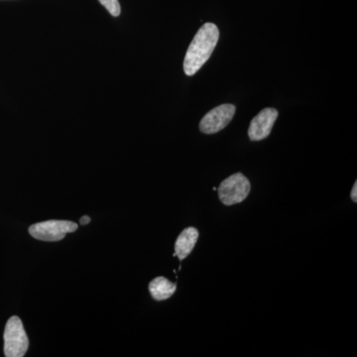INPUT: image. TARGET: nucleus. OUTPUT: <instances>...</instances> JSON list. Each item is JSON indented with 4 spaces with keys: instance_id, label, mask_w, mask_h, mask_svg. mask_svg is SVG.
<instances>
[{
    "instance_id": "nucleus-1",
    "label": "nucleus",
    "mask_w": 357,
    "mask_h": 357,
    "mask_svg": "<svg viewBox=\"0 0 357 357\" xmlns=\"http://www.w3.org/2000/svg\"><path fill=\"white\" fill-rule=\"evenodd\" d=\"M218 39L220 30L213 23H206L199 28L185 53L184 70L187 76H194L208 62L217 47Z\"/></svg>"
},
{
    "instance_id": "nucleus-8",
    "label": "nucleus",
    "mask_w": 357,
    "mask_h": 357,
    "mask_svg": "<svg viewBox=\"0 0 357 357\" xmlns=\"http://www.w3.org/2000/svg\"><path fill=\"white\" fill-rule=\"evenodd\" d=\"M176 289L177 285L164 277H157L149 284V292L152 298L156 301L167 300L172 297Z\"/></svg>"
},
{
    "instance_id": "nucleus-5",
    "label": "nucleus",
    "mask_w": 357,
    "mask_h": 357,
    "mask_svg": "<svg viewBox=\"0 0 357 357\" xmlns=\"http://www.w3.org/2000/svg\"><path fill=\"white\" fill-rule=\"evenodd\" d=\"M236 114V107L229 103L218 105L204 115L199 122V130L204 134H215L229 126Z\"/></svg>"
},
{
    "instance_id": "nucleus-11",
    "label": "nucleus",
    "mask_w": 357,
    "mask_h": 357,
    "mask_svg": "<svg viewBox=\"0 0 357 357\" xmlns=\"http://www.w3.org/2000/svg\"><path fill=\"white\" fill-rule=\"evenodd\" d=\"M91 218L88 217V215H84V217H82L81 220H79V222L82 223V225H86L91 222Z\"/></svg>"
},
{
    "instance_id": "nucleus-3",
    "label": "nucleus",
    "mask_w": 357,
    "mask_h": 357,
    "mask_svg": "<svg viewBox=\"0 0 357 357\" xmlns=\"http://www.w3.org/2000/svg\"><path fill=\"white\" fill-rule=\"evenodd\" d=\"M250 182L243 174L236 173L222 181L218 187V198L225 206L243 203L250 192Z\"/></svg>"
},
{
    "instance_id": "nucleus-4",
    "label": "nucleus",
    "mask_w": 357,
    "mask_h": 357,
    "mask_svg": "<svg viewBox=\"0 0 357 357\" xmlns=\"http://www.w3.org/2000/svg\"><path fill=\"white\" fill-rule=\"evenodd\" d=\"M77 225L70 220H51L29 227L30 236L42 241H60L67 234L76 231Z\"/></svg>"
},
{
    "instance_id": "nucleus-10",
    "label": "nucleus",
    "mask_w": 357,
    "mask_h": 357,
    "mask_svg": "<svg viewBox=\"0 0 357 357\" xmlns=\"http://www.w3.org/2000/svg\"><path fill=\"white\" fill-rule=\"evenodd\" d=\"M351 199L354 202H357V183L356 182V184H354V188H352L351 191Z\"/></svg>"
},
{
    "instance_id": "nucleus-6",
    "label": "nucleus",
    "mask_w": 357,
    "mask_h": 357,
    "mask_svg": "<svg viewBox=\"0 0 357 357\" xmlns=\"http://www.w3.org/2000/svg\"><path fill=\"white\" fill-rule=\"evenodd\" d=\"M278 117V110L273 107H267L261 110L251 121L248 129L250 140L260 141L265 139L271 133L275 121Z\"/></svg>"
},
{
    "instance_id": "nucleus-9",
    "label": "nucleus",
    "mask_w": 357,
    "mask_h": 357,
    "mask_svg": "<svg viewBox=\"0 0 357 357\" xmlns=\"http://www.w3.org/2000/svg\"><path fill=\"white\" fill-rule=\"evenodd\" d=\"M107 11L114 17L119 16L121 13V4L119 0H98Z\"/></svg>"
},
{
    "instance_id": "nucleus-7",
    "label": "nucleus",
    "mask_w": 357,
    "mask_h": 357,
    "mask_svg": "<svg viewBox=\"0 0 357 357\" xmlns=\"http://www.w3.org/2000/svg\"><path fill=\"white\" fill-rule=\"evenodd\" d=\"M198 238L199 231L195 227H188L183 230L175 243V253L178 259H185L190 255L196 246Z\"/></svg>"
},
{
    "instance_id": "nucleus-2",
    "label": "nucleus",
    "mask_w": 357,
    "mask_h": 357,
    "mask_svg": "<svg viewBox=\"0 0 357 357\" xmlns=\"http://www.w3.org/2000/svg\"><path fill=\"white\" fill-rule=\"evenodd\" d=\"M4 354L6 357H22L29 347L22 321L13 316L7 321L4 330Z\"/></svg>"
}]
</instances>
